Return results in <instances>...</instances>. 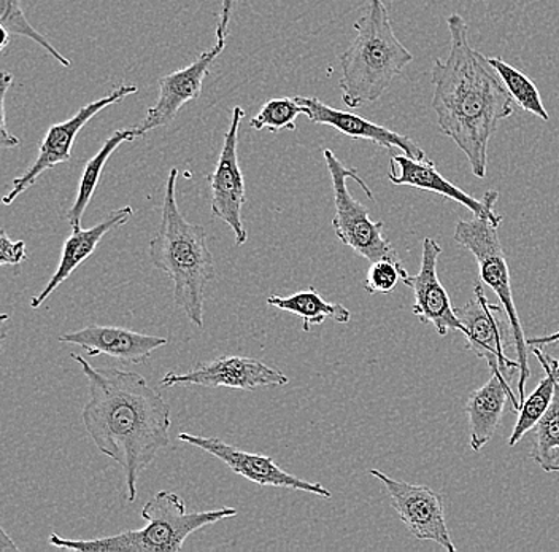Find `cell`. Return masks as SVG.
<instances>
[{"label":"cell","mask_w":559,"mask_h":552,"mask_svg":"<svg viewBox=\"0 0 559 552\" xmlns=\"http://www.w3.org/2000/svg\"><path fill=\"white\" fill-rule=\"evenodd\" d=\"M90 386L82 419L91 442L115 460L126 478V498L138 500L140 474L170 443V407L148 380L120 368H96L82 355L72 354Z\"/></svg>","instance_id":"6da1fadb"},{"label":"cell","mask_w":559,"mask_h":552,"mask_svg":"<svg viewBox=\"0 0 559 552\" xmlns=\"http://www.w3.org/2000/svg\"><path fill=\"white\" fill-rule=\"evenodd\" d=\"M548 363H550L551 369H554V375L557 377L559 383V359H554V356L547 355Z\"/></svg>","instance_id":"d6a6232c"},{"label":"cell","mask_w":559,"mask_h":552,"mask_svg":"<svg viewBox=\"0 0 559 552\" xmlns=\"http://www.w3.org/2000/svg\"><path fill=\"white\" fill-rule=\"evenodd\" d=\"M223 50L225 47L216 44L187 68L160 77L159 96H157L155 106L150 107V110L146 111L145 120L138 126L140 136L160 128V126L173 124L174 118L177 117L185 104L201 96L210 66L222 55Z\"/></svg>","instance_id":"2e32d148"},{"label":"cell","mask_w":559,"mask_h":552,"mask_svg":"<svg viewBox=\"0 0 559 552\" xmlns=\"http://www.w3.org/2000/svg\"><path fill=\"white\" fill-rule=\"evenodd\" d=\"M502 219L491 220L485 216H475L472 220H460L454 228V240L464 249L471 251L477 260L480 279L498 296L506 307L512 321L513 334L516 342V360L520 363L519 400H524L526 383L531 377L530 362H527V339L524 338L522 321L516 313L513 302L512 284H510V269L507 265L506 251L499 239L498 228Z\"/></svg>","instance_id":"8992f818"},{"label":"cell","mask_w":559,"mask_h":552,"mask_svg":"<svg viewBox=\"0 0 559 552\" xmlns=\"http://www.w3.org/2000/svg\"><path fill=\"white\" fill-rule=\"evenodd\" d=\"M323 156L330 171L332 191H334L335 214L332 219V228L337 239L370 263L379 260L402 263L393 244L383 236V222H373L370 219L369 209L349 193L347 180L352 178L359 184L367 198L376 201L372 190L358 176V171L355 167H345L330 149L324 150Z\"/></svg>","instance_id":"52a82bcc"},{"label":"cell","mask_w":559,"mask_h":552,"mask_svg":"<svg viewBox=\"0 0 559 552\" xmlns=\"http://www.w3.org/2000/svg\"><path fill=\"white\" fill-rule=\"evenodd\" d=\"M178 439L222 460L233 473L239 474L261 488L288 489V491L309 492L318 497H332L331 492L320 482L306 481L282 470L272 457L247 453V450L227 445L223 439L213 438V436H195L183 432L178 435Z\"/></svg>","instance_id":"4fadbf2b"},{"label":"cell","mask_w":559,"mask_h":552,"mask_svg":"<svg viewBox=\"0 0 559 552\" xmlns=\"http://www.w3.org/2000/svg\"><path fill=\"white\" fill-rule=\"evenodd\" d=\"M488 62L496 73L501 77L506 89L509 90L510 96L519 104V107L536 115L540 120H550V115H548L547 108L542 103L539 90H537V86L534 85L530 77L524 75L522 71L513 68V66L507 64L502 59L488 58Z\"/></svg>","instance_id":"d4e9b609"},{"label":"cell","mask_w":559,"mask_h":552,"mask_svg":"<svg viewBox=\"0 0 559 552\" xmlns=\"http://www.w3.org/2000/svg\"><path fill=\"white\" fill-rule=\"evenodd\" d=\"M296 101L304 107V115H307L314 125L331 126L341 134L353 139H365V141L373 142L383 149H400L404 155L411 156V158H428L425 150L419 149L418 143L408 136L373 124V121L366 120L352 111L337 110V108L321 103L317 97L299 96L296 97Z\"/></svg>","instance_id":"ac0fdd59"},{"label":"cell","mask_w":559,"mask_h":552,"mask_svg":"<svg viewBox=\"0 0 559 552\" xmlns=\"http://www.w3.org/2000/svg\"><path fill=\"white\" fill-rule=\"evenodd\" d=\"M140 138L138 128L121 129V131H115L110 138L105 141L103 149L87 161L85 171H83L82 180H80L79 193H76L75 202L68 212V222L72 228H80L82 226V219L85 215L87 205H90L91 199L96 193L97 185H99L100 177H103L105 164L108 158L114 155L115 150L120 149L122 143L132 142Z\"/></svg>","instance_id":"7402d4cb"},{"label":"cell","mask_w":559,"mask_h":552,"mask_svg":"<svg viewBox=\"0 0 559 552\" xmlns=\"http://www.w3.org/2000/svg\"><path fill=\"white\" fill-rule=\"evenodd\" d=\"M243 118V108L234 107L218 163L209 176L212 215L225 222L233 230L236 247H242L248 239L242 220L247 193H245L242 169H240L239 158H237V143H239L240 125H242Z\"/></svg>","instance_id":"7c38bea8"},{"label":"cell","mask_w":559,"mask_h":552,"mask_svg":"<svg viewBox=\"0 0 559 552\" xmlns=\"http://www.w3.org/2000/svg\"><path fill=\"white\" fill-rule=\"evenodd\" d=\"M457 319L466 328V348L488 363L491 373H501L510 380V373L520 372L519 360L507 351H516L512 321L502 304L488 302L484 286L477 282L474 296L463 307H454Z\"/></svg>","instance_id":"ba28073f"},{"label":"cell","mask_w":559,"mask_h":552,"mask_svg":"<svg viewBox=\"0 0 559 552\" xmlns=\"http://www.w3.org/2000/svg\"><path fill=\"white\" fill-rule=\"evenodd\" d=\"M408 272L402 263L391 260H379L370 263L367 271L365 289L370 295L376 293H391L397 286V282L407 278Z\"/></svg>","instance_id":"83f0119b"},{"label":"cell","mask_w":559,"mask_h":552,"mask_svg":"<svg viewBox=\"0 0 559 552\" xmlns=\"http://www.w3.org/2000/svg\"><path fill=\"white\" fill-rule=\"evenodd\" d=\"M59 342L76 345L90 356L108 355L122 363H145L157 349L167 345V338L142 334L138 331L107 325H90L73 333L58 337Z\"/></svg>","instance_id":"e0dca14e"},{"label":"cell","mask_w":559,"mask_h":552,"mask_svg":"<svg viewBox=\"0 0 559 552\" xmlns=\"http://www.w3.org/2000/svg\"><path fill=\"white\" fill-rule=\"evenodd\" d=\"M139 89L135 85H121L117 90L111 91L100 99L87 104V106L80 108L72 118L50 126L44 141L40 143L37 160L34 161L33 166L26 171L21 177L13 180L12 190L3 197V204L10 205L20 195H23L27 188L33 187L37 178L58 164L69 163L72 156L73 143H75L76 136L90 124L94 117L104 108L114 106V104L121 103L124 97L138 93Z\"/></svg>","instance_id":"9c48e42d"},{"label":"cell","mask_w":559,"mask_h":552,"mask_svg":"<svg viewBox=\"0 0 559 552\" xmlns=\"http://www.w3.org/2000/svg\"><path fill=\"white\" fill-rule=\"evenodd\" d=\"M369 473L382 482L390 495L391 506L412 537L435 541L449 552L456 551L447 527L443 500L436 491L428 485L393 480L380 470H370Z\"/></svg>","instance_id":"30bf717a"},{"label":"cell","mask_w":559,"mask_h":552,"mask_svg":"<svg viewBox=\"0 0 559 552\" xmlns=\"http://www.w3.org/2000/svg\"><path fill=\"white\" fill-rule=\"evenodd\" d=\"M450 51L432 64L431 106L443 134L469 160L475 177H487L488 145L499 121L515 114V101L487 56L472 48L469 30L463 16L447 19Z\"/></svg>","instance_id":"7a4b0ae2"},{"label":"cell","mask_w":559,"mask_h":552,"mask_svg":"<svg viewBox=\"0 0 559 552\" xmlns=\"http://www.w3.org/2000/svg\"><path fill=\"white\" fill-rule=\"evenodd\" d=\"M507 401L512 403L513 411L519 412L522 407L519 397L513 395L509 379L501 373H492L491 379L467 398L464 411L469 418V445L474 453H480L491 442L501 424Z\"/></svg>","instance_id":"ffe728a7"},{"label":"cell","mask_w":559,"mask_h":552,"mask_svg":"<svg viewBox=\"0 0 559 552\" xmlns=\"http://www.w3.org/2000/svg\"><path fill=\"white\" fill-rule=\"evenodd\" d=\"M388 178L394 185H407V187L452 199L457 204L464 205L475 216H485V219L491 220L502 219V215L496 214L495 211L499 191L489 190L485 193L484 199H475L452 181L447 180L429 158L415 160L407 155H393L390 160Z\"/></svg>","instance_id":"9a60e30c"},{"label":"cell","mask_w":559,"mask_h":552,"mask_svg":"<svg viewBox=\"0 0 559 552\" xmlns=\"http://www.w3.org/2000/svg\"><path fill=\"white\" fill-rule=\"evenodd\" d=\"M289 377L274 366L250 356L225 355L213 362L199 363L191 372L178 375L169 372L160 379V387L201 386L210 389L247 390L254 392L262 387H283Z\"/></svg>","instance_id":"8fae6325"},{"label":"cell","mask_w":559,"mask_h":552,"mask_svg":"<svg viewBox=\"0 0 559 552\" xmlns=\"http://www.w3.org/2000/svg\"><path fill=\"white\" fill-rule=\"evenodd\" d=\"M304 114V107L297 103L296 97H278L271 99L262 106L260 114L250 121L251 128L257 131L267 129L271 132H280L282 129L296 131V120Z\"/></svg>","instance_id":"4316f807"},{"label":"cell","mask_w":559,"mask_h":552,"mask_svg":"<svg viewBox=\"0 0 559 552\" xmlns=\"http://www.w3.org/2000/svg\"><path fill=\"white\" fill-rule=\"evenodd\" d=\"M27 257L26 243L12 240L7 233L0 232V265L2 267H17Z\"/></svg>","instance_id":"f546056e"},{"label":"cell","mask_w":559,"mask_h":552,"mask_svg":"<svg viewBox=\"0 0 559 552\" xmlns=\"http://www.w3.org/2000/svg\"><path fill=\"white\" fill-rule=\"evenodd\" d=\"M531 457L547 473H559V384L554 403L534 427Z\"/></svg>","instance_id":"cb8c5ba5"},{"label":"cell","mask_w":559,"mask_h":552,"mask_svg":"<svg viewBox=\"0 0 559 552\" xmlns=\"http://www.w3.org/2000/svg\"><path fill=\"white\" fill-rule=\"evenodd\" d=\"M0 30L9 33L10 36L27 37L34 44L40 45L48 55H51L59 64L64 68H72V62L66 56L59 54L50 44L47 37L41 36L33 24L27 21L21 9L20 0H0Z\"/></svg>","instance_id":"484cf974"},{"label":"cell","mask_w":559,"mask_h":552,"mask_svg":"<svg viewBox=\"0 0 559 552\" xmlns=\"http://www.w3.org/2000/svg\"><path fill=\"white\" fill-rule=\"evenodd\" d=\"M132 215H134V209H132L131 205H126V208L111 212L107 219L97 223L93 228L83 230L82 226H80V228H72V234H70L64 246H62L61 260H59L55 274L51 275L47 286H45L38 295L31 298V307L38 309V307L44 306L45 302L50 298L51 293L56 292L59 286L64 284L70 275L73 274V271L94 254L100 240H103L108 233L115 232V230L126 225V223L132 219Z\"/></svg>","instance_id":"d6986e66"},{"label":"cell","mask_w":559,"mask_h":552,"mask_svg":"<svg viewBox=\"0 0 559 552\" xmlns=\"http://www.w3.org/2000/svg\"><path fill=\"white\" fill-rule=\"evenodd\" d=\"M10 86H13V75L10 72L2 71L0 73V145L3 149H13V146L20 145V139L10 134L9 128H7L5 97Z\"/></svg>","instance_id":"f1b7e54d"},{"label":"cell","mask_w":559,"mask_h":552,"mask_svg":"<svg viewBox=\"0 0 559 552\" xmlns=\"http://www.w3.org/2000/svg\"><path fill=\"white\" fill-rule=\"evenodd\" d=\"M178 169H170L164 191L163 214L156 236L150 240L153 267L169 275L174 303L191 324L204 328V292L216 278L207 233L188 222L177 204Z\"/></svg>","instance_id":"3957f363"},{"label":"cell","mask_w":559,"mask_h":552,"mask_svg":"<svg viewBox=\"0 0 559 552\" xmlns=\"http://www.w3.org/2000/svg\"><path fill=\"white\" fill-rule=\"evenodd\" d=\"M531 352L540 360L542 368L545 369V377L540 380L539 386L536 387L533 394L527 395L522 401V407L519 410V418H516L515 427H513L512 435L509 438V446L513 447L519 445L524 438L526 433L536 427L537 422L544 418L545 412L548 411L550 404L554 403L555 394H557L558 380L554 375L550 363H548L547 355L540 351L539 345H531Z\"/></svg>","instance_id":"603a6c76"},{"label":"cell","mask_w":559,"mask_h":552,"mask_svg":"<svg viewBox=\"0 0 559 552\" xmlns=\"http://www.w3.org/2000/svg\"><path fill=\"white\" fill-rule=\"evenodd\" d=\"M440 255V244L432 237H426L423 240L421 268L418 274L407 275L402 282L414 292V314L423 324L432 325L439 337H445L450 330L466 334V328L457 319L449 293L437 275V261Z\"/></svg>","instance_id":"5bb4252c"},{"label":"cell","mask_w":559,"mask_h":552,"mask_svg":"<svg viewBox=\"0 0 559 552\" xmlns=\"http://www.w3.org/2000/svg\"><path fill=\"white\" fill-rule=\"evenodd\" d=\"M355 40L341 56L342 101L349 108L376 103L414 61L391 26L383 0H369L361 19L353 24Z\"/></svg>","instance_id":"277c9868"},{"label":"cell","mask_w":559,"mask_h":552,"mask_svg":"<svg viewBox=\"0 0 559 552\" xmlns=\"http://www.w3.org/2000/svg\"><path fill=\"white\" fill-rule=\"evenodd\" d=\"M236 508L188 512L183 497L170 491H159L142 508L146 526L111 537L94 540H69L51 533V547L79 552H177L183 550L185 541L198 530L212 524L237 516Z\"/></svg>","instance_id":"5b68a950"},{"label":"cell","mask_w":559,"mask_h":552,"mask_svg":"<svg viewBox=\"0 0 559 552\" xmlns=\"http://www.w3.org/2000/svg\"><path fill=\"white\" fill-rule=\"evenodd\" d=\"M269 306L283 313L295 314L302 319V330L309 333L314 325L324 324V320L332 319L337 324H348L352 320V313L347 307L338 303H330L313 289L300 290L295 295L278 296L272 295L267 298Z\"/></svg>","instance_id":"44dd1931"},{"label":"cell","mask_w":559,"mask_h":552,"mask_svg":"<svg viewBox=\"0 0 559 552\" xmlns=\"http://www.w3.org/2000/svg\"><path fill=\"white\" fill-rule=\"evenodd\" d=\"M0 535H2V547H0V551L13 550L17 551V547L13 543L12 538L5 533V530L0 529Z\"/></svg>","instance_id":"1f68e13d"},{"label":"cell","mask_w":559,"mask_h":552,"mask_svg":"<svg viewBox=\"0 0 559 552\" xmlns=\"http://www.w3.org/2000/svg\"><path fill=\"white\" fill-rule=\"evenodd\" d=\"M559 341V331H557V333H554V334H547V337H537V338H531V339H527V345H548V344H554V342H558Z\"/></svg>","instance_id":"4dcf8cb0"}]
</instances>
